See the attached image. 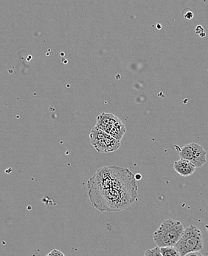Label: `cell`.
Returning <instances> with one entry per match:
<instances>
[{"label":"cell","mask_w":208,"mask_h":256,"mask_svg":"<svg viewBox=\"0 0 208 256\" xmlns=\"http://www.w3.org/2000/svg\"><path fill=\"white\" fill-rule=\"evenodd\" d=\"M205 33V29L203 26H197L195 28V34H196L200 35L202 34Z\"/></svg>","instance_id":"obj_12"},{"label":"cell","mask_w":208,"mask_h":256,"mask_svg":"<svg viewBox=\"0 0 208 256\" xmlns=\"http://www.w3.org/2000/svg\"><path fill=\"white\" fill-rule=\"evenodd\" d=\"M135 178H136L137 180H141L142 176L140 174H137V175H135Z\"/></svg>","instance_id":"obj_14"},{"label":"cell","mask_w":208,"mask_h":256,"mask_svg":"<svg viewBox=\"0 0 208 256\" xmlns=\"http://www.w3.org/2000/svg\"><path fill=\"white\" fill-rule=\"evenodd\" d=\"M174 246L178 250L182 256L190 252L203 250L204 242L200 228L192 224L186 228L184 234Z\"/></svg>","instance_id":"obj_3"},{"label":"cell","mask_w":208,"mask_h":256,"mask_svg":"<svg viewBox=\"0 0 208 256\" xmlns=\"http://www.w3.org/2000/svg\"><path fill=\"white\" fill-rule=\"evenodd\" d=\"M46 256H66L61 251L58 250H52L50 251L48 254Z\"/></svg>","instance_id":"obj_11"},{"label":"cell","mask_w":208,"mask_h":256,"mask_svg":"<svg viewBox=\"0 0 208 256\" xmlns=\"http://www.w3.org/2000/svg\"><path fill=\"white\" fill-rule=\"evenodd\" d=\"M174 169L179 175L183 177H189L195 172L197 168L190 162L180 158L174 163Z\"/></svg>","instance_id":"obj_7"},{"label":"cell","mask_w":208,"mask_h":256,"mask_svg":"<svg viewBox=\"0 0 208 256\" xmlns=\"http://www.w3.org/2000/svg\"><path fill=\"white\" fill-rule=\"evenodd\" d=\"M91 144L98 152H115L121 148V141H118L109 134L95 126L89 134Z\"/></svg>","instance_id":"obj_5"},{"label":"cell","mask_w":208,"mask_h":256,"mask_svg":"<svg viewBox=\"0 0 208 256\" xmlns=\"http://www.w3.org/2000/svg\"><path fill=\"white\" fill-rule=\"evenodd\" d=\"M88 197L101 212H121L138 200L135 175L116 165L99 168L87 182Z\"/></svg>","instance_id":"obj_1"},{"label":"cell","mask_w":208,"mask_h":256,"mask_svg":"<svg viewBox=\"0 0 208 256\" xmlns=\"http://www.w3.org/2000/svg\"><path fill=\"white\" fill-rule=\"evenodd\" d=\"M95 126L118 141H121L126 132V128L123 122L113 114L103 112L98 115Z\"/></svg>","instance_id":"obj_4"},{"label":"cell","mask_w":208,"mask_h":256,"mask_svg":"<svg viewBox=\"0 0 208 256\" xmlns=\"http://www.w3.org/2000/svg\"><path fill=\"white\" fill-rule=\"evenodd\" d=\"M160 248L163 256H182L175 246H166V248Z\"/></svg>","instance_id":"obj_8"},{"label":"cell","mask_w":208,"mask_h":256,"mask_svg":"<svg viewBox=\"0 0 208 256\" xmlns=\"http://www.w3.org/2000/svg\"><path fill=\"white\" fill-rule=\"evenodd\" d=\"M183 18L188 20H192L194 18V13H193L192 10H186L184 14H183Z\"/></svg>","instance_id":"obj_10"},{"label":"cell","mask_w":208,"mask_h":256,"mask_svg":"<svg viewBox=\"0 0 208 256\" xmlns=\"http://www.w3.org/2000/svg\"><path fill=\"white\" fill-rule=\"evenodd\" d=\"M179 155L182 160L190 162L197 168L207 163V152L201 144L190 143L180 148Z\"/></svg>","instance_id":"obj_6"},{"label":"cell","mask_w":208,"mask_h":256,"mask_svg":"<svg viewBox=\"0 0 208 256\" xmlns=\"http://www.w3.org/2000/svg\"><path fill=\"white\" fill-rule=\"evenodd\" d=\"M206 36V33H203L202 34L200 35V37H205Z\"/></svg>","instance_id":"obj_15"},{"label":"cell","mask_w":208,"mask_h":256,"mask_svg":"<svg viewBox=\"0 0 208 256\" xmlns=\"http://www.w3.org/2000/svg\"><path fill=\"white\" fill-rule=\"evenodd\" d=\"M163 256L162 254L161 251H160V248L159 246L156 248H152V249L147 250L145 252L144 256Z\"/></svg>","instance_id":"obj_9"},{"label":"cell","mask_w":208,"mask_h":256,"mask_svg":"<svg viewBox=\"0 0 208 256\" xmlns=\"http://www.w3.org/2000/svg\"><path fill=\"white\" fill-rule=\"evenodd\" d=\"M185 256H205L203 255L202 252H200V251H198V252H190V254H188L187 255Z\"/></svg>","instance_id":"obj_13"},{"label":"cell","mask_w":208,"mask_h":256,"mask_svg":"<svg viewBox=\"0 0 208 256\" xmlns=\"http://www.w3.org/2000/svg\"><path fill=\"white\" fill-rule=\"evenodd\" d=\"M185 232L183 224L179 220H164L160 228L154 232L153 239L159 248L174 246Z\"/></svg>","instance_id":"obj_2"}]
</instances>
